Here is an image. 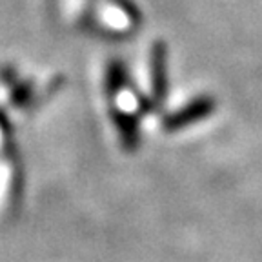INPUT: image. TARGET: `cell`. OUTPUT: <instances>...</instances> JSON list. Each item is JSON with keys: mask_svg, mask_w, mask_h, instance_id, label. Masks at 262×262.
I'll use <instances>...</instances> for the list:
<instances>
[{"mask_svg": "<svg viewBox=\"0 0 262 262\" xmlns=\"http://www.w3.org/2000/svg\"><path fill=\"white\" fill-rule=\"evenodd\" d=\"M213 110H215V100L211 97H199L191 104L182 107V110L168 115L164 119V129L179 131L186 126H191V124L206 119Z\"/></svg>", "mask_w": 262, "mask_h": 262, "instance_id": "obj_1", "label": "cell"}, {"mask_svg": "<svg viewBox=\"0 0 262 262\" xmlns=\"http://www.w3.org/2000/svg\"><path fill=\"white\" fill-rule=\"evenodd\" d=\"M151 100L153 106L162 104L166 91H168V75H166V46L164 42H155L151 49Z\"/></svg>", "mask_w": 262, "mask_h": 262, "instance_id": "obj_2", "label": "cell"}, {"mask_svg": "<svg viewBox=\"0 0 262 262\" xmlns=\"http://www.w3.org/2000/svg\"><path fill=\"white\" fill-rule=\"evenodd\" d=\"M115 126L119 127L120 140L127 151H133L139 146V126H137L135 115L122 113V111H111Z\"/></svg>", "mask_w": 262, "mask_h": 262, "instance_id": "obj_3", "label": "cell"}, {"mask_svg": "<svg viewBox=\"0 0 262 262\" xmlns=\"http://www.w3.org/2000/svg\"><path fill=\"white\" fill-rule=\"evenodd\" d=\"M124 82H126V68L122 62L113 60L106 73V91L110 95H115L124 86Z\"/></svg>", "mask_w": 262, "mask_h": 262, "instance_id": "obj_4", "label": "cell"}]
</instances>
